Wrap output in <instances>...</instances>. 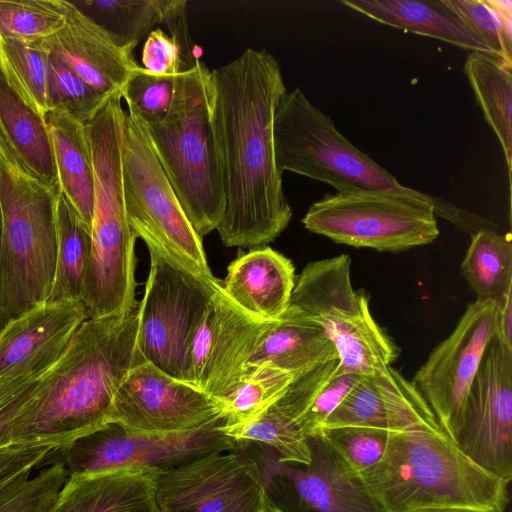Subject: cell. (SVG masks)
Instances as JSON below:
<instances>
[{
	"label": "cell",
	"instance_id": "f6af8a7d",
	"mask_svg": "<svg viewBox=\"0 0 512 512\" xmlns=\"http://www.w3.org/2000/svg\"><path fill=\"white\" fill-rule=\"evenodd\" d=\"M412 512H470V511L449 509V508H426V509L415 510Z\"/></svg>",
	"mask_w": 512,
	"mask_h": 512
},
{
	"label": "cell",
	"instance_id": "6da1fadb",
	"mask_svg": "<svg viewBox=\"0 0 512 512\" xmlns=\"http://www.w3.org/2000/svg\"><path fill=\"white\" fill-rule=\"evenodd\" d=\"M211 76L213 130L225 194L216 230L226 247L268 244L292 217L273 143L275 110L286 92L280 65L268 51L248 48Z\"/></svg>",
	"mask_w": 512,
	"mask_h": 512
},
{
	"label": "cell",
	"instance_id": "8992f818",
	"mask_svg": "<svg viewBox=\"0 0 512 512\" xmlns=\"http://www.w3.org/2000/svg\"><path fill=\"white\" fill-rule=\"evenodd\" d=\"M59 192L29 175L0 135V298L10 319L50 295Z\"/></svg>",
	"mask_w": 512,
	"mask_h": 512
},
{
	"label": "cell",
	"instance_id": "7c38bea8",
	"mask_svg": "<svg viewBox=\"0 0 512 512\" xmlns=\"http://www.w3.org/2000/svg\"><path fill=\"white\" fill-rule=\"evenodd\" d=\"M127 220L121 165L105 160L94 165L91 252L83 304L88 318L127 314L135 299V242Z\"/></svg>",
	"mask_w": 512,
	"mask_h": 512
},
{
	"label": "cell",
	"instance_id": "ba28073f",
	"mask_svg": "<svg viewBox=\"0 0 512 512\" xmlns=\"http://www.w3.org/2000/svg\"><path fill=\"white\" fill-rule=\"evenodd\" d=\"M122 178L126 216L135 236L194 275L218 281L208 266L202 239L154 154L144 124L131 109L124 111L123 118Z\"/></svg>",
	"mask_w": 512,
	"mask_h": 512
},
{
	"label": "cell",
	"instance_id": "ee69618b",
	"mask_svg": "<svg viewBox=\"0 0 512 512\" xmlns=\"http://www.w3.org/2000/svg\"><path fill=\"white\" fill-rule=\"evenodd\" d=\"M494 337L505 347L512 349V290L496 304Z\"/></svg>",
	"mask_w": 512,
	"mask_h": 512
},
{
	"label": "cell",
	"instance_id": "7bdbcfd3",
	"mask_svg": "<svg viewBox=\"0 0 512 512\" xmlns=\"http://www.w3.org/2000/svg\"><path fill=\"white\" fill-rule=\"evenodd\" d=\"M56 450L42 443H15L0 448V489L41 464Z\"/></svg>",
	"mask_w": 512,
	"mask_h": 512
},
{
	"label": "cell",
	"instance_id": "4dcf8cb0",
	"mask_svg": "<svg viewBox=\"0 0 512 512\" xmlns=\"http://www.w3.org/2000/svg\"><path fill=\"white\" fill-rule=\"evenodd\" d=\"M120 44L136 47L159 24L168 28L185 18L183 0H107L83 1Z\"/></svg>",
	"mask_w": 512,
	"mask_h": 512
},
{
	"label": "cell",
	"instance_id": "ffe728a7",
	"mask_svg": "<svg viewBox=\"0 0 512 512\" xmlns=\"http://www.w3.org/2000/svg\"><path fill=\"white\" fill-rule=\"evenodd\" d=\"M337 426H365L391 433L442 430L412 382L391 366L360 376L322 428Z\"/></svg>",
	"mask_w": 512,
	"mask_h": 512
},
{
	"label": "cell",
	"instance_id": "b9f144b4",
	"mask_svg": "<svg viewBox=\"0 0 512 512\" xmlns=\"http://www.w3.org/2000/svg\"><path fill=\"white\" fill-rule=\"evenodd\" d=\"M185 53L186 50L176 36L156 27L143 45V68L159 75H177L191 67L187 64Z\"/></svg>",
	"mask_w": 512,
	"mask_h": 512
},
{
	"label": "cell",
	"instance_id": "603a6c76",
	"mask_svg": "<svg viewBox=\"0 0 512 512\" xmlns=\"http://www.w3.org/2000/svg\"><path fill=\"white\" fill-rule=\"evenodd\" d=\"M295 283L292 261L265 246L236 258L228 266L221 288L251 316L262 321H277L289 307Z\"/></svg>",
	"mask_w": 512,
	"mask_h": 512
},
{
	"label": "cell",
	"instance_id": "60d3db41",
	"mask_svg": "<svg viewBox=\"0 0 512 512\" xmlns=\"http://www.w3.org/2000/svg\"><path fill=\"white\" fill-rule=\"evenodd\" d=\"M360 376L359 374L345 373L339 367L338 372L297 421V430L306 438L317 434L327 418L353 389Z\"/></svg>",
	"mask_w": 512,
	"mask_h": 512
},
{
	"label": "cell",
	"instance_id": "cb8c5ba5",
	"mask_svg": "<svg viewBox=\"0 0 512 512\" xmlns=\"http://www.w3.org/2000/svg\"><path fill=\"white\" fill-rule=\"evenodd\" d=\"M336 358L337 351L324 330L288 308L260 338L244 381L264 370H280L298 377Z\"/></svg>",
	"mask_w": 512,
	"mask_h": 512
},
{
	"label": "cell",
	"instance_id": "5bb4252c",
	"mask_svg": "<svg viewBox=\"0 0 512 512\" xmlns=\"http://www.w3.org/2000/svg\"><path fill=\"white\" fill-rule=\"evenodd\" d=\"M472 462L508 484L512 480V349L493 337L462 414L448 435Z\"/></svg>",
	"mask_w": 512,
	"mask_h": 512
},
{
	"label": "cell",
	"instance_id": "7a4b0ae2",
	"mask_svg": "<svg viewBox=\"0 0 512 512\" xmlns=\"http://www.w3.org/2000/svg\"><path fill=\"white\" fill-rule=\"evenodd\" d=\"M137 328L138 306L127 314L86 319L58 361L47 394L21 429L18 442L57 450L111 423L120 384L136 364L145 362L137 350Z\"/></svg>",
	"mask_w": 512,
	"mask_h": 512
},
{
	"label": "cell",
	"instance_id": "d590c367",
	"mask_svg": "<svg viewBox=\"0 0 512 512\" xmlns=\"http://www.w3.org/2000/svg\"><path fill=\"white\" fill-rule=\"evenodd\" d=\"M296 377L280 370H264L244 381L229 397L217 403L224 427L247 424L264 413Z\"/></svg>",
	"mask_w": 512,
	"mask_h": 512
},
{
	"label": "cell",
	"instance_id": "d4e9b609",
	"mask_svg": "<svg viewBox=\"0 0 512 512\" xmlns=\"http://www.w3.org/2000/svg\"><path fill=\"white\" fill-rule=\"evenodd\" d=\"M340 3L378 23L470 52L490 53L443 0H342Z\"/></svg>",
	"mask_w": 512,
	"mask_h": 512
},
{
	"label": "cell",
	"instance_id": "7402d4cb",
	"mask_svg": "<svg viewBox=\"0 0 512 512\" xmlns=\"http://www.w3.org/2000/svg\"><path fill=\"white\" fill-rule=\"evenodd\" d=\"M159 473L149 467H122L70 475L47 512H160Z\"/></svg>",
	"mask_w": 512,
	"mask_h": 512
},
{
	"label": "cell",
	"instance_id": "2e32d148",
	"mask_svg": "<svg viewBox=\"0 0 512 512\" xmlns=\"http://www.w3.org/2000/svg\"><path fill=\"white\" fill-rule=\"evenodd\" d=\"M496 304L470 303L453 332L415 372L412 384L448 436L458 422L484 352L495 335Z\"/></svg>",
	"mask_w": 512,
	"mask_h": 512
},
{
	"label": "cell",
	"instance_id": "d6986e66",
	"mask_svg": "<svg viewBox=\"0 0 512 512\" xmlns=\"http://www.w3.org/2000/svg\"><path fill=\"white\" fill-rule=\"evenodd\" d=\"M66 6L64 26L29 44L60 59L107 97L121 95L128 79L140 67L133 55L134 47L120 44L72 2L66 1Z\"/></svg>",
	"mask_w": 512,
	"mask_h": 512
},
{
	"label": "cell",
	"instance_id": "4fadbf2b",
	"mask_svg": "<svg viewBox=\"0 0 512 512\" xmlns=\"http://www.w3.org/2000/svg\"><path fill=\"white\" fill-rule=\"evenodd\" d=\"M222 417L186 434L144 436L130 433L116 423L79 437L61 447L58 459L68 476L122 467H149L160 472L199 457L232 451L235 442L221 430Z\"/></svg>",
	"mask_w": 512,
	"mask_h": 512
},
{
	"label": "cell",
	"instance_id": "ab89813d",
	"mask_svg": "<svg viewBox=\"0 0 512 512\" xmlns=\"http://www.w3.org/2000/svg\"><path fill=\"white\" fill-rule=\"evenodd\" d=\"M487 46L490 53L512 63V34L503 27L486 0H443Z\"/></svg>",
	"mask_w": 512,
	"mask_h": 512
},
{
	"label": "cell",
	"instance_id": "83f0119b",
	"mask_svg": "<svg viewBox=\"0 0 512 512\" xmlns=\"http://www.w3.org/2000/svg\"><path fill=\"white\" fill-rule=\"evenodd\" d=\"M464 73L486 122L502 147L511 181L512 169V63L486 52H470Z\"/></svg>",
	"mask_w": 512,
	"mask_h": 512
},
{
	"label": "cell",
	"instance_id": "30bf717a",
	"mask_svg": "<svg viewBox=\"0 0 512 512\" xmlns=\"http://www.w3.org/2000/svg\"><path fill=\"white\" fill-rule=\"evenodd\" d=\"M302 223L335 243L379 252L427 245L440 233L431 205L373 190L327 194L309 207Z\"/></svg>",
	"mask_w": 512,
	"mask_h": 512
},
{
	"label": "cell",
	"instance_id": "44dd1931",
	"mask_svg": "<svg viewBox=\"0 0 512 512\" xmlns=\"http://www.w3.org/2000/svg\"><path fill=\"white\" fill-rule=\"evenodd\" d=\"M86 319L80 301H46L9 319L0 331V377L52 366Z\"/></svg>",
	"mask_w": 512,
	"mask_h": 512
},
{
	"label": "cell",
	"instance_id": "836d02e7",
	"mask_svg": "<svg viewBox=\"0 0 512 512\" xmlns=\"http://www.w3.org/2000/svg\"><path fill=\"white\" fill-rule=\"evenodd\" d=\"M65 0L0 1V37L31 43L59 31L66 22Z\"/></svg>",
	"mask_w": 512,
	"mask_h": 512
},
{
	"label": "cell",
	"instance_id": "52a82bcc",
	"mask_svg": "<svg viewBox=\"0 0 512 512\" xmlns=\"http://www.w3.org/2000/svg\"><path fill=\"white\" fill-rule=\"evenodd\" d=\"M288 308L324 330L345 373L373 374L399 355L373 318L366 293L353 288L346 254L309 262L296 277Z\"/></svg>",
	"mask_w": 512,
	"mask_h": 512
},
{
	"label": "cell",
	"instance_id": "3957f363",
	"mask_svg": "<svg viewBox=\"0 0 512 512\" xmlns=\"http://www.w3.org/2000/svg\"><path fill=\"white\" fill-rule=\"evenodd\" d=\"M360 475L384 512H503L509 502L508 483L472 462L442 430L391 433L381 460Z\"/></svg>",
	"mask_w": 512,
	"mask_h": 512
},
{
	"label": "cell",
	"instance_id": "f546056e",
	"mask_svg": "<svg viewBox=\"0 0 512 512\" xmlns=\"http://www.w3.org/2000/svg\"><path fill=\"white\" fill-rule=\"evenodd\" d=\"M461 273L477 301L499 304L512 290V243L510 234L482 229L471 235L461 263Z\"/></svg>",
	"mask_w": 512,
	"mask_h": 512
},
{
	"label": "cell",
	"instance_id": "5b68a950",
	"mask_svg": "<svg viewBox=\"0 0 512 512\" xmlns=\"http://www.w3.org/2000/svg\"><path fill=\"white\" fill-rule=\"evenodd\" d=\"M211 71L199 60L179 75L164 119L144 124L151 147L197 235L216 230L225 212L222 170L213 130Z\"/></svg>",
	"mask_w": 512,
	"mask_h": 512
},
{
	"label": "cell",
	"instance_id": "74e56055",
	"mask_svg": "<svg viewBox=\"0 0 512 512\" xmlns=\"http://www.w3.org/2000/svg\"><path fill=\"white\" fill-rule=\"evenodd\" d=\"M179 75H159L140 66L126 82L121 96L144 124L157 123L172 106Z\"/></svg>",
	"mask_w": 512,
	"mask_h": 512
},
{
	"label": "cell",
	"instance_id": "f35d334b",
	"mask_svg": "<svg viewBox=\"0 0 512 512\" xmlns=\"http://www.w3.org/2000/svg\"><path fill=\"white\" fill-rule=\"evenodd\" d=\"M318 433L359 474L381 460L391 434L365 426L323 427Z\"/></svg>",
	"mask_w": 512,
	"mask_h": 512
},
{
	"label": "cell",
	"instance_id": "8d00e7d4",
	"mask_svg": "<svg viewBox=\"0 0 512 512\" xmlns=\"http://www.w3.org/2000/svg\"><path fill=\"white\" fill-rule=\"evenodd\" d=\"M26 473L0 489V512H47L68 473L59 462L30 478Z\"/></svg>",
	"mask_w": 512,
	"mask_h": 512
},
{
	"label": "cell",
	"instance_id": "ac0fdd59",
	"mask_svg": "<svg viewBox=\"0 0 512 512\" xmlns=\"http://www.w3.org/2000/svg\"><path fill=\"white\" fill-rule=\"evenodd\" d=\"M272 322L246 313L219 289L190 344L188 384L216 403L225 400L243 383L248 362Z\"/></svg>",
	"mask_w": 512,
	"mask_h": 512
},
{
	"label": "cell",
	"instance_id": "7dc6e473",
	"mask_svg": "<svg viewBox=\"0 0 512 512\" xmlns=\"http://www.w3.org/2000/svg\"><path fill=\"white\" fill-rule=\"evenodd\" d=\"M0 226H1V209H0Z\"/></svg>",
	"mask_w": 512,
	"mask_h": 512
},
{
	"label": "cell",
	"instance_id": "4316f807",
	"mask_svg": "<svg viewBox=\"0 0 512 512\" xmlns=\"http://www.w3.org/2000/svg\"><path fill=\"white\" fill-rule=\"evenodd\" d=\"M44 118L50 133L60 190L91 229L94 169L86 126L55 110H49Z\"/></svg>",
	"mask_w": 512,
	"mask_h": 512
},
{
	"label": "cell",
	"instance_id": "e575fe53",
	"mask_svg": "<svg viewBox=\"0 0 512 512\" xmlns=\"http://www.w3.org/2000/svg\"><path fill=\"white\" fill-rule=\"evenodd\" d=\"M47 107L87 124L110 97L93 88L60 59L48 53Z\"/></svg>",
	"mask_w": 512,
	"mask_h": 512
},
{
	"label": "cell",
	"instance_id": "484cf974",
	"mask_svg": "<svg viewBox=\"0 0 512 512\" xmlns=\"http://www.w3.org/2000/svg\"><path fill=\"white\" fill-rule=\"evenodd\" d=\"M0 135L29 175L51 189L60 190L44 116L28 105L1 74Z\"/></svg>",
	"mask_w": 512,
	"mask_h": 512
},
{
	"label": "cell",
	"instance_id": "e0dca14e",
	"mask_svg": "<svg viewBox=\"0 0 512 512\" xmlns=\"http://www.w3.org/2000/svg\"><path fill=\"white\" fill-rule=\"evenodd\" d=\"M220 417L217 403L205 393L141 362L115 394L111 423L130 433L160 437L192 433Z\"/></svg>",
	"mask_w": 512,
	"mask_h": 512
},
{
	"label": "cell",
	"instance_id": "277c9868",
	"mask_svg": "<svg viewBox=\"0 0 512 512\" xmlns=\"http://www.w3.org/2000/svg\"><path fill=\"white\" fill-rule=\"evenodd\" d=\"M273 143L282 173L290 171L329 184L337 192L382 191L427 203L436 217L470 236L485 226V218L476 213L402 185L342 135L333 119L313 105L299 87L286 91L278 102Z\"/></svg>",
	"mask_w": 512,
	"mask_h": 512
},
{
	"label": "cell",
	"instance_id": "bcb514c9",
	"mask_svg": "<svg viewBox=\"0 0 512 512\" xmlns=\"http://www.w3.org/2000/svg\"><path fill=\"white\" fill-rule=\"evenodd\" d=\"M9 319L10 318L6 314V312H5V310H4L3 306H2L1 298H0V331L5 326V324L9 321Z\"/></svg>",
	"mask_w": 512,
	"mask_h": 512
},
{
	"label": "cell",
	"instance_id": "9a60e30c",
	"mask_svg": "<svg viewBox=\"0 0 512 512\" xmlns=\"http://www.w3.org/2000/svg\"><path fill=\"white\" fill-rule=\"evenodd\" d=\"M156 500L160 512H269L258 465L239 447L160 472Z\"/></svg>",
	"mask_w": 512,
	"mask_h": 512
},
{
	"label": "cell",
	"instance_id": "d6a6232c",
	"mask_svg": "<svg viewBox=\"0 0 512 512\" xmlns=\"http://www.w3.org/2000/svg\"><path fill=\"white\" fill-rule=\"evenodd\" d=\"M48 53L29 43L0 37V74L41 115L48 112Z\"/></svg>",
	"mask_w": 512,
	"mask_h": 512
},
{
	"label": "cell",
	"instance_id": "f1b7e54d",
	"mask_svg": "<svg viewBox=\"0 0 512 512\" xmlns=\"http://www.w3.org/2000/svg\"><path fill=\"white\" fill-rule=\"evenodd\" d=\"M57 248L52 288L47 301H83L91 252V229L64 194L56 203Z\"/></svg>",
	"mask_w": 512,
	"mask_h": 512
},
{
	"label": "cell",
	"instance_id": "8fae6325",
	"mask_svg": "<svg viewBox=\"0 0 512 512\" xmlns=\"http://www.w3.org/2000/svg\"><path fill=\"white\" fill-rule=\"evenodd\" d=\"M309 464L285 462L254 442H235L257 463L269 512H384L363 478L320 433L307 437Z\"/></svg>",
	"mask_w": 512,
	"mask_h": 512
},
{
	"label": "cell",
	"instance_id": "9c48e42d",
	"mask_svg": "<svg viewBox=\"0 0 512 512\" xmlns=\"http://www.w3.org/2000/svg\"><path fill=\"white\" fill-rule=\"evenodd\" d=\"M150 270L138 303L137 350L141 358L188 383L194 332L221 282L204 280L148 248Z\"/></svg>",
	"mask_w": 512,
	"mask_h": 512
},
{
	"label": "cell",
	"instance_id": "1f68e13d",
	"mask_svg": "<svg viewBox=\"0 0 512 512\" xmlns=\"http://www.w3.org/2000/svg\"><path fill=\"white\" fill-rule=\"evenodd\" d=\"M57 362L41 371L0 377V448L19 443L22 427L47 394Z\"/></svg>",
	"mask_w": 512,
	"mask_h": 512
}]
</instances>
